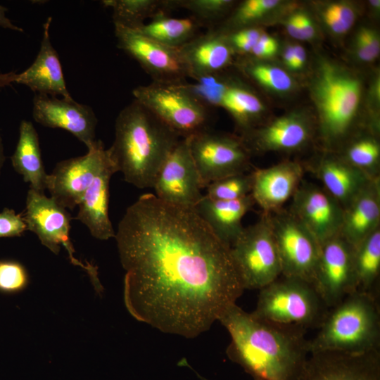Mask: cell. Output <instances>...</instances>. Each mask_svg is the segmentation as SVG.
Listing matches in <instances>:
<instances>
[{"mask_svg":"<svg viewBox=\"0 0 380 380\" xmlns=\"http://www.w3.org/2000/svg\"><path fill=\"white\" fill-rule=\"evenodd\" d=\"M279 3L277 0H246L234 9L224 22L218 25L217 30L222 33L253 27L270 11Z\"/></svg>","mask_w":380,"mask_h":380,"instance_id":"836d02e7","label":"cell"},{"mask_svg":"<svg viewBox=\"0 0 380 380\" xmlns=\"http://www.w3.org/2000/svg\"><path fill=\"white\" fill-rule=\"evenodd\" d=\"M51 23V17H49L43 25L42 40L35 61L18 74L15 82L27 86L36 94L61 95L70 99L72 98L67 89L58 53L50 41Z\"/></svg>","mask_w":380,"mask_h":380,"instance_id":"cb8c5ba5","label":"cell"},{"mask_svg":"<svg viewBox=\"0 0 380 380\" xmlns=\"http://www.w3.org/2000/svg\"><path fill=\"white\" fill-rule=\"evenodd\" d=\"M152 82L134 88V100L144 106L181 138L209 128L210 108L184 84Z\"/></svg>","mask_w":380,"mask_h":380,"instance_id":"52a82bcc","label":"cell"},{"mask_svg":"<svg viewBox=\"0 0 380 380\" xmlns=\"http://www.w3.org/2000/svg\"><path fill=\"white\" fill-rule=\"evenodd\" d=\"M32 117L44 127L60 128L70 132L85 144L87 149L96 141L98 120L95 113L89 106L79 103L72 99H59L56 96L35 94Z\"/></svg>","mask_w":380,"mask_h":380,"instance_id":"ac0fdd59","label":"cell"},{"mask_svg":"<svg viewBox=\"0 0 380 380\" xmlns=\"http://www.w3.org/2000/svg\"><path fill=\"white\" fill-rule=\"evenodd\" d=\"M102 4L113 10L114 25L137 30L147 18L151 19L160 11L168 13L164 0H104Z\"/></svg>","mask_w":380,"mask_h":380,"instance_id":"4dcf8cb0","label":"cell"},{"mask_svg":"<svg viewBox=\"0 0 380 380\" xmlns=\"http://www.w3.org/2000/svg\"><path fill=\"white\" fill-rule=\"evenodd\" d=\"M11 160L13 169L23 176L25 182L29 183L30 189L44 194L49 174L45 171L38 134L32 122L21 121L18 140Z\"/></svg>","mask_w":380,"mask_h":380,"instance_id":"83f0119b","label":"cell"},{"mask_svg":"<svg viewBox=\"0 0 380 380\" xmlns=\"http://www.w3.org/2000/svg\"><path fill=\"white\" fill-rule=\"evenodd\" d=\"M114 238L127 310L162 332L199 336L245 290L229 247L194 208L144 194L127 208Z\"/></svg>","mask_w":380,"mask_h":380,"instance_id":"6da1fadb","label":"cell"},{"mask_svg":"<svg viewBox=\"0 0 380 380\" xmlns=\"http://www.w3.org/2000/svg\"><path fill=\"white\" fill-rule=\"evenodd\" d=\"M288 210L320 246L340 234L343 208L321 186L303 180L292 197Z\"/></svg>","mask_w":380,"mask_h":380,"instance_id":"e0dca14e","label":"cell"},{"mask_svg":"<svg viewBox=\"0 0 380 380\" xmlns=\"http://www.w3.org/2000/svg\"><path fill=\"white\" fill-rule=\"evenodd\" d=\"M234 4L231 0H165L166 10L170 12L182 8L202 26L215 25L227 14Z\"/></svg>","mask_w":380,"mask_h":380,"instance_id":"d6a6232c","label":"cell"},{"mask_svg":"<svg viewBox=\"0 0 380 380\" xmlns=\"http://www.w3.org/2000/svg\"><path fill=\"white\" fill-rule=\"evenodd\" d=\"M244 289H261L281 275L280 259L268 213L244 227L229 247Z\"/></svg>","mask_w":380,"mask_h":380,"instance_id":"ba28073f","label":"cell"},{"mask_svg":"<svg viewBox=\"0 0 380 380\" xmlns=\"http://www.w3.org/2000/svg\"><path fill=\"white\" fill-rule=\"evenodd\" d=\"M109 160L108 149L101 140H96L85 155L57 163L48 176L46 189L50 197L65 209L73 210Z\"/></svg>","mask_w":380,"mask_h":380,"instance_id":"9a60e30c","label":"cell"},{"mask_svg":"<svg viewBox=\"0 0 380 380\" xmlns=\"http://www.w3.org/2000/svg\"><path fill=\"white\" fill-rule=\"evenodd\" d=\"M312 134V125L305 118L289 115L249 131L242 139L249 151H292L304 146Z\"/></svg>","mask_w":380,"mask_h":380,"instance_id":"7402d4cb","label":"cell"},{"mask_svg":"<svg viewBox=\"0 0 380 380\" xmlns=\"http://www.w3.org/2000/svg\"><path fill=\"white\" fill-rule=\"evenodd\" d=\"M355 291L380 297V227L354 248Z\"/></svg>","mask_w":380,"mask_h":380,"instance_id":"f1b7e54d","label":"cell"},{"mask_svg":"<svg viewBox=\"0 0 380 380\" xmlns=\"http://www.w3.org/2000/svg\"><path fill=\"white\" fill-rule=\"evenodd\" d=\"M305 167L296 161H284L277 165L257 168L251 172V195L265 213L283 209L284 204L296 192L304 180Z\"/></svg>","mask_w":380,"mask_h":380,"instance_id":"ffe728a7","label":"cell"},{"mask_svg":"<svg viewBox=\"0 0 380 380\" xmlns=\"http://www.w3.org/2000/svg\"><path fill=\"white\" fill-rule=\"evenodd\" d=\"M324 10L334 15L348 30L355 20V12L352 6L346 3H332Z\"/></svg>","mask_w":380,"mask_h":380,"instance_id":"60d3db41","label":"cell"},{"mask_svg":"<svg viewBox=\"0 0 380 380\" xmlns=\"http://www.w3.org/2000/svg\"><path fill=\"white\" fill-rule=\"evenodd\" d=\"M162 201L194 208L203 198L202 185L194 162L189 137L181 138L170 153L155 178L153 187Z\"/></svg>","mask_w":380,"mask_h":380,"instance_id":"5bb4252c","label":"cell"},{"mask_svg":"<svg viewBox=\"0 0 380 380\" xmlns=\"http://www.w3.org/2000/svg\"><path fill=\"white\" fill-rule=\"evenodd\" d=\"M380 227V177L374 178L343 208L340 235L355 248Z\"/></svg>","mask_w":380,"mask_h":380,"instance_id":"d4e9b609","label":"cell"},{"mask_svg":"<svg viewBox=\"0 0 380 380\" xmlns=\"http://www.w3.org/2000/svg\"><path fill=\"white\" fill-rule=\"evenodd\" d=\"M297 380H380V350L310 354Z\"/></svg>","mask_w":380,"mask_h":380,"instance_id":"d6986e66","label":"cell"},{"mask_svg":"<svg viewBox=\"0 0 380 380\" xmlns=\"http://www.w3.org/2000/svg\"><path fill=\"white\" fill-rule=\"evenodd\" d=\"M355 51L362 61L371 62L376 58L380 51L377 32L369 27H361L356 35Z\"/></svg>","mask_w":380,"mask_h":380,"instance_id":"74e56055","label":"cell"},{"mask_svg":"<svg viewBox=\"0 0 380 380\" xmlns=\"http://www.w3.org/2000/svg\"><path fill=\"white\" fill-rule=\"evenodd\" d=\"M294 55V45H289L284 52V61L285 64L291 68Z\"/></svg>","mask_w":380,"mask_h":380,"instance_id":"681fc988","label":"cell"},{"mask_svg":"<svg viewBox=\"0 0 380 380\" xmlns=\"http://www.w3.org/2000/svg\"><path fill=\"white\" fill-rule=\"evenodd\" d=\"M114 26L119 49L137 61L153 82L181 84L190 78L179 49L162 44L137 30Z\"/></svg>","mask_w":380,"mask_h":380,"instance_id":"4fadbf2b","label":"cell"},{"mask_svg":"<svg viewBox=\"0 0 380 380\" xmlns=\"http://www.w3.org/2000/svg\"><path fill=\"white\" fill-rule=\"evenodd\" d=\"M201 27L191 16L173 18L168 13L160 11L149 23L135 30L162 44L179 49L198 35Z\"/></svg>","mask_w":380,"mask_h":380,"instance_id":"f546056e","label":"cell"},{"mask_svg":"<svg viewBox=\"0 0 380 380\" xmlns=\"http://www.w3.org/2000/svg\"><path fill=\"white\" fill-rule=\"evenodd\" d=\"M179 51L194 81L224 72L234 55L226 34L215 28L199 34Z\"/></svg>","mask_w":380,"mask_h":380,"instance_id":"44dd1931","label":"cell"},{"mask_svg":"<svg viewBox=\"0 0 380 380\" xmlns=\"http://www.w3.org/2000/svg\"><path fill=\"white\" fill-rule=\"evenodd\" d=\"M18 74L15 72L0 74V87H3L15 82Z\"/></svg>","mask_w":380,"mask_h":380,"instance_id":"c3c4849f","label":"cell"},{"mask_svg":"<svg viewBox=\"0 0 380 380\" xmlns=\"http://www.w3.org/2000/svg\"><path fill=\"white\" fill-rule=\"evenodd\" d=\"M118 172L110 157L86 189L74 217L83 223L99 240L114 238L115 232L108 215L109 185L112 175Z\"/></svg>","mask_w":380,"mask_h":380,"instance_id":"603a6c76","label":"cell"},{"mask_svg":"<svg viewBox=\"0 0 380 380\" xmlns=\"http://www.w3.org/2000/svg\"><path fill=\"white\" fill-rule=\"evenodd\" d=\"M328 310L312 284L281 275L260 289L253 313L272 323L307 330L319 327Z\"/></svg>","mask_w":380,"mask_h":380,"instance_id":"8992f818","label":"cell"},{"mask_svg":"<svg viewBox=\"0 0 380 380\" xmlns=\"http://www.w3.org/2000/svg\"><path fill=\"white\" fill-rule=\"evenodd\" d=\"M286 27L288 33L293 38L303 40L297 13L292 15L288 18L286 23Z\"/></svg>","mask_w":380,"mask_h":380,"instance_id":"f6af8a7d","label":"cell"},{"mask_svg":"<svg viewBox=\"0 0 380 380\" xmlns=\"http://www.w3.org/2000/svg\"><path fill=\"white\" fill-rule=\"evenodd\" d=\"M27 230L21 214L8 208L0 213V238L20 236Z\"/></svg>","mask_w":380,"mask_h":380,"instance_id":"ab89813d","label":"cell"},{"mask_svg":"<svg viewBox=\"0 0 380 380\" xmlns=\"http://www.w3.org/2000/svg\"><path fill=\"white\" fill-rule=\"evenodd\" d=\"M320 138L328 149L350 134L360 105L362 85L353 73L330 62L320 64L311 88Z\"/></svg>","mask_w":380,"mask_h":380,"instance_id":"5b68a950","label":"cell"},{"mask_svg":"<svg viewBox=\"0 0 380 380\" xmlns=\"http://www.w3.org/2000/svg\"><path fill=\"white\" fill-rule=\"evenodd\" d=\"M306 59V53L300 45H294V55L291 69L298 70L301 68Z\"/></svg>","mask_w":380,"mask_h":380,"instance_id":"bcb514c9","label":"cell"},{"mask_svg":"<svg viewBox=\"0 0 380 380\" xmlns=\"http://www.w3.org/2000/svg\"><path fill=\"white\" fill-rule=\"evenodd\" d=\"M226 34L227 39L234 54L249 55L258 42L262 32L255 27L236 30Z\"/></svg>","mask_w":380,"mask_h":380,"instance_id":"f35d334b","label":"cell"},{"mask_svg":"<svg viewBox=\"0 0 380 380\" xmlns=\"http://www.w3.org/2000/svg\"><path fill=\"white\" fill-rule=\"evenodd\" d=\"M230 343L229 359L254 380H297L310 355L306 330L263 320L236 305L220 317Z\"/></svg>","mask_w":380,"mask_h":380,"instance_id":"7a4b0ae2","label":"cell"},{"mask_svg":"<svg viewBox=\"0 0 380 380\" xmlns=\"http://www.w3.org/2000/svg\"><path fill=\"white\" fill-rule=\"evenodd\" d=\"M23 219L27 230L34 232L43 246L56 255L61 246L65 247L72 264L88 273L97 291L103 289L97 268L90 263H83L73 255L75 250L69 235L72 218L67 209L51 197L30 189L26 196Z\"/></svg>","mask_w":380,"mask_h":380,"instance_id":"9c48e42d","label":"cell"},{"mask_svg":"<svg viewBox=\"0 0 380 380\" xmlns=\"http://www.w3.org/2000/svg\"><path fill=\"white\" fill-rule=\"evenodd\" d=\"M254 205L251 194L232 201L216 200L203 195L194 208L217 237L230 247L244 228V215Z\"/></svg>","mask_w":380,"mask_h":380,"instance_id":"4316f807","label":"cell"},{"mask_svg":"<svg viewBox=\"0 0 380 380\" xmlns=\"http://www.w3.org/2000/svg\"><path fill=\"white\" fill-rule=\"evenodd\" d=\"M181 137L134 99L118 114L108 148L117 172L139 189L153 187L161 165Z\"/></svg>","mask_w":380,"mask_h":380,"instance_id":"3957f363","label":"cell"},{"mask_svg":"<svg viewBox=\"0 0 380 380\" xmlns=\"http://www.w3.org/2000/svg\"><path fill=\"white\" fill-rule=\"evenodd\" d=\"M309 353L362 354L380 350L379 299L354 291L329 308Z\"/></svg>","mask_w":380,"mask_h":380,"instance_id":"277c9868","label":"cell"},{"mask_svg":"<svg viewBox=\"0 0 380 380\" xmlns=\"http://www.w3.org/2000/svg\"><path fill=\"white\" fill-rule=\"evenodd\" d=\"M29 282L25 267L11 260H0V292L11 294L24 290Z\"/></svg>","mask_w":380,"mask_h":380,"instance_id":"8d00e7d4","label":"cell"},{"mask_svg":"<svg viewBox=\"0 0 380 380\" xmlns=\"http://www.w3.org/2000/svg\"><path fill=\"white\" fill-rule=\"evenodd\" d=\"M323 18L329 28L335 34H343L348 31L334 15L326 10H324Z\"/></svg>","mask_w":380,"mask_h":380,"instance_id":"ee69618b","label":"cell"},{"mask_svg":"<svg viewBox=\"0 0 380 380\" xmlns=\"http://www.w3.org/2000/svg\"><path fill=\"white\" fill-rule=\"evenodd\" d=\"M5 161L3 141L0 133V175Z\"/></svg>","mask_w":380,"mask_h":380,"instance_id":"f907efd6","label":"cell"},{"mask_svg":"<svg viewBox=\"0 0 380 380\" xmlns=\"http://www.w3.org/2000/svg\"><path fill=\"white\" fill-rule=\"evenodd\" d=\"M281 267V276L312 284L320 245L288 210L268 213Z\"/></svg>","mask_w":380,"mask_h":380,"instance_id":"30bf717a","label":"cell"},{"mask_svg":"<svg viewBox=\"0 0 380 380\" xmlns=\"http://www.w3.org/2000/svg\"><path fill=\"white\" fill-rule=\"evenodd\" d=\"M277 49L278 45L276 40L268 34L262 32L258 42L249 55L257 59L267 58L275 54Z\"/></svg>","mask_w":380,"mask_h":380,"instance_id":"b9f144b4","label":"cell"},{"mask_svg":"<svg viewBox=\"0 0 380 380\" xmlns=\"http://www.w3.org/2000/svg\"><path fill=\"white\" fill-rule=\"evenodd\" d=\"M206 196L210 198L232 201L251 194L252 189L251 172L239 173L225 177L209 184Z\"/></svg>","mask_w":380,"mask_h":380,"instance_id":"d590c367","label":"cell"},{"mask_svg":"<svg viewBox=\"0 0 380 380\" xmlns=\"http://www.w3.org/2000/svg\"><path fill=\"white\" fill-rule=\"evenodd\" d=\"M303 40L312 39L315 36V30L310 18L303 13H297Z\"/></svg>","mask_w":380,"mask_h":380,"instance_id":"7bdbcfd3","label":"cell"},{"mask_svg":"<svg viewBox=\"0 0 380 380\" xmlns=\"http://www.w3.org/2000/svg\"><path fill=\"white\" fill-rule=\"evenodd\" d=\"M353 253L340 234L320 246L312 286L329 308L355 291Z\"/></svg>","mask_w":380,"mask_h":380,"instance_id":"2e32d148","label":"cell"},{"mask_svg":"<svg viewBox=\"0 0 380 380\" xmlns=\"http://www.w3.org/2000/svg\"><path fill=\"white\" fill-rule=\"evenodd\" d=\"M185 86L208 108H222L246 132L264 110L260 98L239 80L225 77L223 72L199 78Z\"/></svg>","mask_w":380,"mask_h":380,"instance_id":"7c38bea8","label":"cell"},{"mask_svg":"<svg viewBox=\"0 0 380 380\" xmlns=\"http://www.w3.org/2000/svg\"><path fill=\"white\" fill-rule=\"evenodd\" d=\"M8 11L6 7L0 5V27L5 29H10L17 32H23V29L16 26L6 16V12Z\"/></svg>","mask_w":380,"mask_h":380,"instance_id":"7dc6e473","label":"cell"},{"mask_svg":"<svg viewBox=\"0 0 380 380\" xmlns=\"http://www.w3.org/2000/svg\"><path fill=\"white\" fill-rule=\"evenodd\" d=\"M189 142L203 188L249 168L250 151L242 139L208 129L189 137Z\"/></svg>","mask_w":380,"mask_h":380,"instance_id":"8fae6325","label":"cell"},{"mask_svg":"<svg viewBox=\"0 0 380 380\" xmlns=\"http://www.w3.org/2000/svg\"><path fill=\"white\" fill-rule=\"evenodd\" d=\"M310 168L322 186L343 208L373 179L338 155L325 154Z\"/></svg>","mask_w":380,"mask_h":380,"instance_id":"484cf974","label":"cell"},{"mask_svg":"<svg viewBox=\"0 0 380 380\" xmlns=\"http://www.w3.org/2000/svg\"><path fill=\"white\" fill-rule=\"evenodd\" d=\"M339 156L371 179L380 177V145L375 137H358Z\"/></svg>","mask_w":380,"mask_h":380,"instance_id":"1f68e13d","label":"cell"},{"mask_svg":"<svg viewBox=\"0 0 380 380\" xmlns=\"http://www.w3.org/2000/svg\"><path fill=\"white\" fill-rule=\"evenodd\" d=\"M241 68L252 80L265 88L278 92H286L292 88L291 77L278 67L251 61L245 62Z\"/></svg>","mask_w":380,"mask_h":380,"instance_id":"e575fe53","label":"cell"}]
</instances>
